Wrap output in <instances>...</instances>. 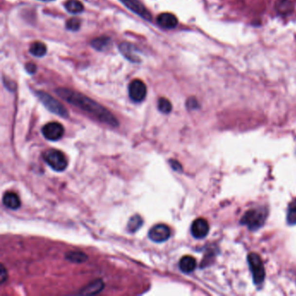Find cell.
<instances>
[{"label":"cell","mask_w":296,"mask_h":296,"mask_svg":"<svg viewBox=\"0 0 296 296\" xmlns=\"http://www.w3.org/2000/svg\"><path fill=\"white\" fill-rule=\"evenodd\" d=\"M56 93L64 100L80 109L103 124H108L113 127H116L119 124L116 117L107 109L81 93L64 88L58 89Z\"/></svg>","instance_id":"1"},{"label":"cell","mask_w":296,"mask_h":296,"mask_svg":"<svg viewBox=\"0 0 296 296\" xmlns=\"http://www.w3.org/2000/svg\"><path fill=\"white\" fill-rule=\"evenodd\" d=\"M44 160L56 172H62L68 166V159L64 153L57 149H49L43 155Z\"/></svg>","instance_id":"2"},{"label":"cell","mask_w":296,"mask_h":296,"mask_svg":"<svg viewBox=\"0 0 296 296\" xmlns=\"http://www.w3.org/2000/svg\"><path fill=\"white\" fill-rule=\"evenodd\" d=\"M37 96L41 101V103L44 104L51 112L54 113L57 116H62V117H67L69 116L68 111L64 105L55 99L54 97L48 95L47 93L43 92H37Z\"/></svg>","instance_id":"3"},{"label":"cell","mask_w":296,"mask_h":296,"mask_svg":"<svg viewBox=\"0 0 296 296\" xmlns=\"http://www.w3.org/2000/svg\"><path fill=\"white\" fill-rule=\"evenodd\" d=\"M248 260L255 283L256 284L262 283L265 278V269L260 256L257 254H250L248 256Z\"/></svg>","instance_id":"4"},{"label":"cell","mask_w":296,"mask_h":296,"mask_svg":"<svg viewBox=\"0 0 296 296\" xmlns=\"http://www.w3.org/2000/svg\"><path fill=\"white\" fill-rule=\"evenodd\" d=\"M266 215L261 210L251 209L245 214L241 219V223L247 225L250 229L260 228L264 223Z\"/></svg>","instance_id":"5"},{"label":"cell","mask_w":296,"mask_h":296,"mask_svg":"<svg viewBox=\"0 0 296 296\" xmlns=\"http://www.w3.org/2000/svg\"><path fill=\"white\" fill-rule=\"evenodd\" d=\"M42 134L47 140L58 141L64 136V126L57 122L49 123L42 129Z\"/></svg>","instance_id":"6"},{"label":"cell","mask_w":296,"mask_h":296,"mask_svg":"<svg viewBox=\"0 0 296 296\" xmlns=\"http://www.w3.org/2000/svg\"><path fill=\"white\" fill-rule=\"evenodd\" d=\"M129 95L130 99L135 103H140L144 100L147 95V88L143 81L139 79L133 80L129 86Z\"/></svg>","instance_id":"7"},{"label":"cell","mask_w":296,"mask_h":296,"mask_svg":"<svg viewBox=\"0 0 296 296\" xmlns=\"http://www.w3.org/2000/svg\"><path fill=\"white\" fill-rule=\"evenodd\" d=\"M170 235H171L170 228L165 224L156 225L148 231V238L156 243L164 242L168 240Z\"/></svg>","instance_id":"8"},{"label":"cell","mask_w":296,"mask_h":296,"mask_svg":"<svg viewBox=\"0 0 296 296\" xmlns=\"http://www.w3.org/2000/svg\"><path fill=\"white\" fill-rule=\"evenodd\" d=\"M120 1L127 8L135 12L138 16L142 17L146 20H151L150 12H148L139 0H120Z\"/></svg>","instance_id":"9"},{"label":"cell","mask_w":296,"mask_h":296,"mask_svg":"<svg viewBox=\"0 0 296 296\" xmlns=\"http://www.w3.org/2000/svg\"><path fill=\"white\" fill-rule=\"evenodd\" d=\"M208 231H209V225L205 219L199 218L193 222L191 225V234L196 239L204 238L208 235Z\"/></svg>","instance_id":"10"},{"label":"cell","mask_w":296,"mask_h":296,"mask_svg":"<svg viewBox=\"0 0 296 296\" xmlns=\"http://www.w3.org/2000/svg\"><path fill=\"white\" fill-rule=\"evenodd\" d=\"M157 24L160 25L162 28L170 29L176 28L178 24L177 18L171 13H162L157 17Z\"/></svg>","instance_id":"11"},{"label":"cell","mask_w":296,"mask_h":296,"mask_svg":"<svg viewBox=\"0 0 296 296\" xmlns=\"http://www.w3.org/2000/svg\"><path fill=\"white\" fill-rule=\"evenodd\" d=\"M3 204L10 209H18L20 207L21 202L18 196L13 192H6L3 197Z\"/></svg>","instance_id":"12"},{"label":"cell","mask_w":296,"mask_h":296,"mask_svg":"<svg viewBox=\"0 0 296 296\" xmlns=\"http://www.w3.org/2000/svg\"><path fill=\"white\" fill-rule=\"evenodd\" d=\"M196 267V260L190 256H184L179 262V268L184 273L188 274L195 270Z\"/></svg>","instance_id":"13"},{"label":"cell","mask_w":296,"mask_h":296,"mask_svg":"<svg viewBox=\"0 0 296 296\" xmlns=\"http://www.w3.org/2000/svg\"><path fill=\"white\" fill-rule=\"evenodd\" d=\"M120 51L124 56L128 58L129 60L131 62H139L140 58L136 54V49H135L132 44L124 43L120 45Z\"/></svg>","instance_id":"14"},{"label":"cell","mask_w":296,"mask_h":296,"mask_svg":"<svg viewBox=\"0 0 296 296\" xmlns=\"http://www.w3.org/2000/svg\"><path fill=\"white\" fill-rule=\"evenodd\" d=\"M103 288H104L103 281L100 280H96L91 284H89L86 288H83L80 294H83V295H95V294L100 292Z\"/></svg>","instance_id":"15"},{"label":"cell","mask_w":296,"mask_h":296,"mask_svg":"<svg viewBox=\"0 0 296 296\" xmlns=\"http://www.w3.org/2000/svg\"><path fill=\"white\" fill-rule=\"evenodd\" d=\"M64 6L65 9L72 14H77L84 11V5L77 0H68L64 4Z\"/></svg>","instance_id":"16"},{"label":"cell","mask_w":296,"mask_h":296,"mask_svg":"<svg viewBox=\"0 0 296 296\" xmlns=\"http://www.w3.org/2000/svg\"><path fill=\"white\" fill-rule=\"evenodd\" d=\"M30 52L32 53L33 56L41 57V56H44L46 54L47 48H46V45L44 43L35 42L31 45Z\"/></svg>","instance_id":"17"},{"label":"cell","mask_w":296,"mask_h":296,"mask_svg":"<svg viewBox=\"0 0 296 296\" xmlns=\"http://www.w3.org/2000/svg\"><path fill=\"white\" fill-rule=\"evenodd\" d=\"M144 223L143 218L138 215H135L132 217H130V219L129 221L127 228H128L129 232L135 233L142 227V225Z\"/></svg>","instance_id":"18"},{"label":"cell","mask_w":296,"mask_h":296,"mask_svg":"<svg viewBox=\"0 0 296 296\" xmlns=\"http://www.w3.org/2000/svg\"><path fill=\"white\" fill-rule=\"evenodd\" d=\"M66 259L74 263H83L88 259V256L83 252L73 251V252L68 253L66 255Z\"/></svg>","instance_id":"19"},{"label":"cell","mask_w":296,"mask_h":296,"mask_svg":"<svg viewBox=\"0 0 296 296\" xmlns=\"http://www.w3.org/2000/svg\"><path fill=\"white\" fill-rule=\"evenodd\" d=\"M110 42L111 39L107 37H101L92 41V45L97 51H104V49L108 47Z\"/></svg>","instance_id":"20"},{"label":"cell","mask_w":296,"mask_h":296,"mask_svg":"<svg viewBox=\"0 0 296 296\" xmlns=\"http://www.w3.org/2000/svg\"><path fill=\"white\" fill-rule=\"evenodd\" d=\"M157 106H158V110L164 114H168L172 111V104L167 98H164V97H162L158 100Z\"/></svg>","instance_id":"21"},{"label":"cell","mask_w":296,"mask_h":296,"mask_svg":"<svg viewBox=\"0 0 296 296\" xmlns=\"http://www.w3.org/2000/svg\"><path fill=\"white\" fill-rule=\"evenodd\" d=\"M81 22L78 18H71L66 23V28L70 31H77L80 28Z\"/></svg>","instance_id":"22"},{"label":"cell","mask_w":296,"mask_h":296,"mask_svg":"<svg viewBox=\"0 0 296 296\" xmlns=\"http://www.w3.org/2000/svg\"><path fill=\"white\" fill-rule=\"evenodd\" d=\"M288 222L290 224H296V207L289 210L288 215Z\"/></svg>","instance_id":"23"},{"label":"cell","mask_w":296,"mask_h":296,"mask_svg":"<svg viewBox=\"0 0 296 296\" xmlns=\"http://www.w3.org/2000/svg\"><path fill=\"white\" fill-rule=\"evenodd\" d=\"M170 165H171V167H172L175 170H176V171H180V170H182V166H181V164H179L178 162H176V161H170Z\"/></svg>","instance_id":"24"},{"label":"cell","mask_w":296,"mask_h":296,"mask_svg":"<svg viewBox=\"0 0 296 296\" xmlns=\"http://www.w3.org/2000/svg\"><path fill=\"white\" fill-rule=\"evenodd\" d=\"M36 65H34L33 64H28L26 65V70L29 73H34L36 72Z\"/></svg>","instance_id":"25"},{"label":"cell","mask_w":296,"mask_h":296,"mask_svg":"<svg viewBox=\"0 0 296 296\" xmlns=\"http://www.w3.org/2000/svg\"><path fill=\"white\" fill-rule=\"evenodd\" d=\"M5 272V270H4V268L2 266V269H1V281H2V283H4V278H6V275L4 274Z\"/></svg>","instance_id":"26"},{"label":"cell","mask_w":296,"mask_h":296,"mask_svg":"<svg viewBox=\"0 0 296 296\" xmlns=\"http://www.w3.org/2000/svg\"><path fill=\"white\" fill-rule=\"evenodd\" d=\"M42 1H52V0H42Z\"/></svg>","instance_id":"27"}]
</instances>
